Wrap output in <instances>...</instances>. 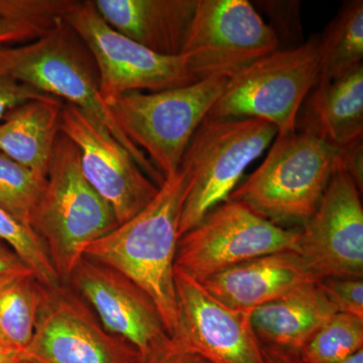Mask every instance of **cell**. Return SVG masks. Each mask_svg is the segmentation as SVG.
Here are the masks:
<instances>
[{"instance_id":"cell-1","label":"cell","mask_w":363,"mask_h":363,"mask_svg":"<svg viewBox=\"0 0 363 363\" xmlns=\"http://www.w3.org/2000/svg\"><path fill=\"white\" fill-rule=\"evenodd\" d=\"M189 186L190 175L180 167L140 213L82 250L83 257L116 269L142 288L154 300L171 338L178 328L174 272Z\"/></svg>"},{"instance_id":"cell-2","label":"cell","mask_w":363,"mask_h":363,"mask_svg":"<svg viewBox=\"0 0 363 363\" xmlns=\"http://www.w3.org/2000/svg\"><path fill=\"white\" fill-rule=\"evenodd\" d=\"M0 75L65 100L95 117L161 187L164 181L161 174L114 121L100 95L92 56L64 20L37 40L0 48Z\"/></svg>"},{"instance_id":"cell-3","label":"cell","mask_w":363,"mask_h":363,"mask_svg":"<svg viewBox=\"0 0 363 363\" xmlns=\"http://www.w3.org/2000/svg\"><path fill=\"white\" fill-rule=\"evenodd\" d=\"M340 154L337 147L307 131L277 135L264 161L228 199L279 226L303 225L316 212Z\"/></svg>"},{"instance_id":"cell-4","label":"cell","mask_w":363,"mask_h":363,"mask_svg":"<svg viewBox=\"0 0 363 363\" xmlns=\"http://www.w3.org/2000/svg\"><path fill=\"white\" fill-rule=\"evenodd\" d=\"M118 226L116 213L83 175L75 143L60 133L30 227L66 285L87 243Z\"/></svg>"},{"instance_id":"cell-5","label":"cell","mask_w":363,"mask_h":363,"mask_svg":"<svg viewBox=\"0 0 363 363\" xmlns=\"http://www.w3.org/2000/svg\"><path fill=\"white\" fill-rule=\"evenodd\" d=\"M228 77L203 79L159 92L123 93L105 101L124 135L143 152L164 180L175 175L189 143L225 89Z\"/></svg>"},{"instance_id":"cell-6","label":"cell","mask_w":363,"mask_h":363,"mask_svg":"<svg viewBox=\"0 0 363 363\" xmlns=\"http://www.w3.org/2000/svg\"><path fill=\"white\" fill-rule=\"evenodd\" d=\"M277 135L276 126L253 117H206L202 121L181 162L190 175V186L182 211L180 238L228 200L245 169L271 145Z\"/></svg>"},{"instance_id":"cell-7","label":"cell","mask_w":363,"mask_h":363,"mask_svg":"<svg viewBox=\"0 0 363 363\" xmlns=\"http://www.w3.org/2000/svg\"><path fill=\"white\" fill-rule=\"evenodd\" d=\"M319 76V37H313L297 47L277 50L231 76L207 117H253L276 126L278 135L292 133Z\"/></svg>"},{"instance_id":"cell-8","label":"cell","mask_w":363,"mask_h":363,"mask_svg":"<svg viewBox=\"0 0 363 363\" xmlns=\"http://www.w3.org/2000/svg\"><path fill=\"white\" fill-rule=\"evenodd\" d=\"M300 233V229L272 223L228 199L179 238L175 269L202 281L257 257L298 252Z\"/></svg>"},{"instance_id":"cell-9","label":"cell","mask_w":363,"mask_h":363,"mask_svg":"<svg viewBox=\"0 0 363 363\" xmlns=\"http://www.w3.org/2000/svg\"><path fill=\"white\" fill-rule=\"evenodd\" d=\"M63 20L92 56L104 102L133 91L159 92L199 81L182 55L162 56L116 32L93 1H72Z\"/></svg>"},{"instance_id":"cell-10","label":"cell","mask_w":363,"mask_h":363,"mask_svg":"<svg viewBox=\"0 0 363 363\" xmlns=\"http://www.w3.org/2000/svg\"><path fill=\"white\" fill-rule=\"evenodd\" d=\"M279 49L271 25L247 0H197L180 55L200 81L230 78Z\"/></svg>"},{"instance_id":"cell-11","label":"cell","mask_w":363,"mask_h":363,"mask_svg":"<svg viewBox=\"0 0 363 363\" xmlns=\"http://www.w3.org/2000/svg\"><path fill=\"white\" fill-rule=\"evenodd\" d=\"M23 357L33 363H143L140 351L102 326L67 285L45 289L32 340Z\"/></svg>"},{"instance_id":"cell-12","label":"cell","mask_w":363,"mask_h":363,"mask_svg":"<svg viewBox=\"0 0 363 363\" xmlns=\"http://www.w3.org/2000/svg\"><path fill=\"white\" fill-rule=\"evenodd\" d=\"M61 133L75 143L86 180L111 205L118 225L147 206L160 187L125 147L95 117L64 104Z\"/></svg>"},{"instance_id":"cell-13","label":"cell","mask_w":363,"mask_h":363,"mask_svg":"<svg viewBox=\"0 0 363 363\" xmlns=\"http://www.w3.org/2000/svg\"><path fill=\"white\" fill-rule=\"evenodd\" d=\"M300 230L298 253L318 279L363 278L362 192L340 164Z\"/></svg>"},{"instance_id":"cell-14","label":"cell","mask_w":363,"mask_h":363,"mask_svg":"<svg viewBox=\"0 0 363 363\" xmlns=\"http://www.w3.org/2000/svg\"><path fill=\"white\" fill-rule=\"evenodd\" d=\"M178 328L172 340L207 363H266L252 310L222 304L196 279L175 269Z\"/></svg>"},{"instance_id":"cell-15","label":"cell","mask_w":363,"mask_h":363,"mask_svg":"<svg viewBox=\"0 0 363 363\" xmlns=\"http://www.w3.org/2000/svg\"><path fill=\"white\" fill-rule=\"evenodd\" d=\"M66 285L87 303L107 331L133 344L143 359L171 342L154 300L116 269L82 257Z\"/></svg>"},{"instance_id":"cell-16","label":"cell","mask_w":363,"mask_h":363,"mask_svg":"<svg viewBox=\"0 0 363 363\" xmlns=\"http://www.w3.org/2000/svg\"><path fill=\"white\" fill-rule=\"evenodd\" d=\"M320 279L295 250L248 260L199 281L222 304L253 310Z\"/></svg>"},{"instance_id":"cell-17","label":"cell","mask_w":363,"mask_h":363,"mask_svg":"<svg viewBox=\"0 0 363 363\" xmlns=\"http://www.w3.org/2000/svg\"><path fill=\"white\" fill-rule=\"evenodd\" d=\"M116 32L162 56L181 54L197 0H94Z\"/></svg>"},{"instance_id":"cell-18","label":"cell","mask_w":363,"mask_h":363,"mask_svg":"<svg viewBox=\"0 0 363 363\" xmlns=\"http://www.w3.org/2000/svg\"><path fill=\"white\" fill-rule=\"evenodd\" d=\"M296 130L323 138L338 149L363 138V66L317 84L298 112Z\"/></svg>"},{"instance_id":"cell-19","label":"cell","mask_w":363,"mask_h":363,"mask_svg":"<svg viewBox=\"0 0 363 363\" xmlns=\"http://www.w3.org/2000/svg\"><path fill=\"white\" fill-rule=\"evenodd\" d=\"M319 281L252 310V328L262 344L298 352L338 313Z\"/></svg>"},{"instance_id":"cell-20","label":"cell","mask_w":363,"mask_h":363,"mask_svg":"<svg viewBox=\"0 0 363 363\" xmlns=\"http://www.w3.org/2000/svg\"><path fill=\"white\" fill-rule=\"evenodd\" d=\"M64 104L56 97L33 99L7 112L0 121V152L47 179Z\"/></svg>"},{"instance_id":"cell-21","label":"cell","mask_w":363,"mask_h":363,"mask_svg":"<svg viewBox=\"0 0 363 363\" xmlns=\"http://www.w3.org/2000/svg\"><path fill=\"white\" fill-rule=\"evenodd\" d=\"M318 84L343 77L363 66V1L344 2L319 38Z\"/></svg>"},{"instance_id":"cell-22","label":"cell","mask_w":363,"mask_h":363,"mask_svg":"<svg viewBox=\"0 0 363 363\" xmlns=\"http://www.w3.org/2000/svg\"><path fill=\"white\" fill-rule=\"evenodd\" d=\"M45 289L35 276L0 281V346L21 352L28 347Z\"/></svg>"},{"instance_id":"cell-23","label":"cell","mask_w":363,"mask_h":363,"mask_svg":"<svg viewBox=\"0 0 363 363\" xmlns=\"http://www.w3.org/2000/svg\"><path fill=\"white\" fill-rule=\"evenodd\" d=\"M71 0H0V48L42 37L63 21Z\"/></svg>"},{"instance_id":"cell-24","label":"cell","mask_w":363,"mask_h":363,"mask_svg":"<svg viewBox=\"0 0 363 363\" xmlns=\"http://www.w3.org/2000/svg\"><path fill=\"white\" fill-rule=\"evenodd\" d=\"M363 348V320L336 313L298 351L303 363H338Z\"/></svg>"},{"instance_id":"cell-25","label":"cell","mask_w":363,"mask_h":363,"mask_svg":"<svg viewBox=\"0 0 363 363\" xmlns=\"http://www.w3.org/2000/svg\"><path fill=\"white\" fill-rule=\"evenodd\" d=\"M45 181L0 152V208L23 225L30 227Z\"/></svg>"},{"instance_id":"cell-26","label":"cell","mask_w":363,"mask_h":363,"mask_svg":"<svg viewBox=\"0 0 363 363\" xmlns=\"http://www.w3.org/2000/svg\"><path fill=\"white\" fill-rule=\"evenodd\" d=\"M0 240L9 245L48 289L64 285L52 267L44 242L30 227L23 225L0 208Z\"/></svg>"},{"instance_id":"cell-27","label":"cell","mask_w":363,"mask_h":363,"mask_svg":"<svg viewBox=\"0 0 363 363\" xmlns=\"http://www.w3.org/2000/svg\"><path fill=\"white\" fill-rule=\"evenodd\" d=\"M319 285L337 312L363 320V278L328 277L320 279Z\"/></svg>"},{"instance_id":"cell-28","label":"cell","mask_w":363,"mask_h":363,"mask_svg":"<svg viewBox=\"0 0 363 363\" xmlns=\"http://www.w3.org/2000/svg\"><path fill=\"white\" fill-rule=\"evenodd\" d=\"M260 6L272 18L274 26H271L279 40L281 33L290 35L291 40L300 37V2L298 1H264Z\"/></svg>"},{"instance_id":"cell-29","label":"cell","mask_w":363,"mask_h":363,"mask_svg":"<svg viewBox=\"0 0 363 363\" xmlns=\"http://www.w3.org/2000/svg\"><path fill=\"white\" fill-rule=\"evenodd\" d=\"M50 97L54 96L45 94L30 86L0 75V121L7 112L18 105L30 100L45 99Z\"/></svg>"},{"instance_id":"cell-30","label":"cell","mask_w":363,"mask_h":363,"mask_svg":"<svg viewBox=\"0 0 363 363\" xmlns=\"http://www.w3.org/2000/svg\"><path fill=\"white\" fill-rule=\"evenodd\" d=\"M28 276H35L30 267L13 248L0 240V281Z\"/></svg>"},{"instance_id":"cell-31","label":"cell","mask_w":363,"mask_h":363,"mask_svg":"<svg viewBox=\"0 0 363 363\" xmlns=\"http://www.w3.org/2000/svg\"><path fill=\"white\" fill-rule=\"evenodd\" d=\"M143 363H207L199 355L191 352L182 347L175 341L171 342L161 350L150 353L149 357L143 359Z\"/></svg>"},{"instance_id":"cell-32","label":"cell","mask_w":363,"mask_h":363,"mask_svg":"<svg viewBox=\"0 0 363 363\" xmlns=\"http://www.w3.org/2000/svg\"><path fill=\"white\" fill-rule=\"evenodd\" d=\"M341 150L340 166L351 177L358 190H363V142L353 143Z\"/></svg>"},{"instance_id":"cell-33","label":"cell","mask_w":363,"mask_h":363,"mask_svg":"<svg viewBox=\"0 0 363 363\" xmlns=\"http://www.w3.org/2000/svg\"><path fill=\"white\" fill-rule=\"evenodd\" d=\"M264 359L266 363H303L298 357V352L284 350L276 346L264 345Z\"/></svg>"},{"instance_id":"cell-34","label":"cell","mask_w":363,"mask_h":363,"mask_svg":"<svg viewBox=\"0 0 363 363\" xmlns=\"http://www.w3.org/2000/svg\"><path fill=\"white\" fill-rule=\"evenodd\" d=\"M21 360H26L23 352L0 346V363H18Z\"/></svg>"},{"instance_id":"cell-35","label":"cell","mask_w":363,"mask_h":363,"mask_svg":"<svg viewBox=\"0 0 363 363\" xmlns=\"http://www.w3.org/2000/svg\"><path fill=\"white\" fill-rule=\"evenodd\" d=\"M338 363H363V348L358 350L354 354L350 355V357L345 358L342 362Z\"/></svg>"},{"instance_id":"cell-36","label":"cell","mask_w":363,"mask_h":363,"mask_svg":"<svg viewBox=\"0 0 363 363\" xmlns=\"http://www.w3.org/2000/svg\"><path fill=\"white\" fill-rule=\"evenodd\" d=\"M18 363H33L32 362H28V360H21V362H18Z\"/></svg>"}]
</instances>
